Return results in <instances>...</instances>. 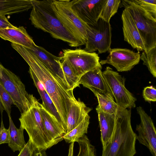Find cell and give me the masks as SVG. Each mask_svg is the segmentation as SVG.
I'll return each mask as SVG.
<instances>
[{"label":"cell","mask_w":156,"mask_h":156,"mask_svg":"<svg viewBox=\"0 0 156 156\" xmlns=\"http://www.w3.org/2000/svg\"><path fill=\"white\" fill-rule=\"evenodd\" d=\"M142 95L146 101L154 102L156 101V90L152 86L144 88L143 91Z\"/></svg>","instance_id":"1f68e13d"},{"label":"cell","mask_w":156,"mask_h":156,"mask_svg":"<svg viewBox=\"0 0 156 156\" xmlns=\"http://www.w3.org/2000/svg\"><path fill=\"white\" fill-rule=\"evenodd\" d=\"M74 143H71L69 145L68 156H73Z\"/></svg>","instance_id":"8d00e7d4"},{"label":"cell","mask_w":156,"mask_h":156,"mask_svg":"<svg viewBox=\"0 0 156 156\" xmlns=\"http://www.w3.org/2000/svg\"><path fill=\"white\" fill-rule=\"evenodd\" d=\"M9 118V126L8 129L9 135V146L15 152L18 151L20 152L26 146L23 136L24 129L20 127L17 128L11 118Z\"/></svg>","instance_id":"603a6c76"},{"label":"cell","mask_w":156,"mask_h":156,"mask_svg":"<svg viewBox=\"0 0 156 156\" xmlns=\"http://www.w3.org/2000/svg\"><path fill=\"white\" fill-rule=\"evenodd\" d=\"M89 26L84 50L89 53L98 50L99 54L108 51L111 48L112 38L110 23L99 18L95 25Z\"/></svg>","instance_id":"9c48e42d"},{"label":"cell","mask_w":156,"mask_h":156,"mask_svg":"<svg viewBox=\"0 0 156 156\" xmlns=\"http://www.w3.org/2000/svg\"><path fill=\"white\" fill-rule=\"evenodd\" d=\"M16 27L8 21L5 16L0 14V29L8 28H15Z\"/></svg>","instance_id":"e575fe53"},{"label":"cell","mask_w":156,"mask_h":156,"mask_svg":"<svg viewBox=\"0 0 156 156\" xmlns=\"http://www.w3.org/2000/svg\"><path fill=\"white\" fill-rule=\"evenodd\" d=\"M98 102L97 106L103 112L110 114H115L119 106L115 101L114 99L108 96L96 94Z\"/></svg>","instance_id":"4316f807"},{"label":"cell","mask_w":156,"mask_h":156,"mask_svg":"<svg viewBox=\"0 0 156 156\" xmlns=\"http://www.w3.org/2000/svg\"><path fill=\"white\" fill-rule=\"evenodd\" d=\"M109 55L105 60L99 62L101 65H111L119 72L130 70L138 64L140 60L139 51L135 52L126 48H110Z\"/></svg>","instance_id":"8fae6325"},{"label":"cell","mask_w":156,"mask_h":156,"mask_svg":"<svg viewBox=\"0 0 156 156\" xmlns=\"http://www.w3.org/2000/svg\"><path fill=\"white\" fill-rule=\"evenodd\" d=\"M90 118L88 115L76 127L66 133L63 137V140L68 143L74 142L85 135L87 133Z\"/></svg>","instance_id":"cb8c5ba5"},{"label":"cell","mask_w":156,"mask_h":156,"mask_svg":"<svg viewBox=\"0 0 156 156\" xmlns=\"http://www.w3.org/2000/svg\"><path fill=\"white\" fill-rule=\"evenodd\" d=\"M29 73L42 101V104L49 112L56 118L64 128L60 116L51 98L43 85L30 68Z\"/></svg>","instance_id":"44dd1931"},{"label":"cell","mask_w":156,"mask_h":156,"mask_svg":"<svg viewBox=\"0 0 156 156\" xmlns=\"http://www.w3.org/2000/svg\"><path fill=\"white\" fill-rule=\"evenodd\" d=\"M40 110L45 128L55 145L63 140L66 131L56 118L49 112L42 104L39 103Z\"/></svg>","instance_id":"e0dca14e"},{"label":"cell","mask_w":156,"mask_h":156,"mask_svg":"<svg viewBox=\"0 0 156 156\" xmlns=\"http://www.w3.org/2000/svg\"><path fill=\"white\" fill-rule=\"evenodd\" d=\"M4 110V108H3V107L2 105V104L1 103V102L0 100V111L1 112V114L2 115H2L3 113V110Z\"/></svg>","instance_id":"f35d334b"},{"label":"cell","mask_w":156,"mask_h":156,"mask_svg":"<svg viewBox=\"0 0 156 156\" xmlns=\"http://www.w3.org/2000/svg\"><path fill=\"white\" fill-rule=\"evenodd\" d=\"M9 142V135L8 129H5L4 126L2 118L0 128V145Z\"/></svg>","instance_id":"d6a6232c"},{"label":"cell","mask_w":156,"mask_h":156,"mask_svg":"<svg viewBox=\"0 0 156 156\" xmlns=\"http://www.w3.org/2000/svg\"><path fill=\"white\" fill-rule=\"evenodd\" d=\"M107 0H73L72 7L77 15L90 26L97 23Z\"/></svg>","instance_id":"4fadbf2b"},{"label":"cell","mask_w":156,"mask_h":156,"mask_svg":"<svg viewBox=\"0 0 156 156\" xmlns=\"http://www.w3.org/2000/svg\"><path fill=\"white\" fill-rule=\"evenodd\" d=\"M76 142L79 146V152L77 156H96L95 148L86 135Z\"/></svg>","instance_id":"f1b7e54d"},{"label":"cell","mask_w":156,"mask_h":156,"mask_svg":"<svg viewBox=\"0 0 156 156\" xmlns=\"http://www.w3.org/2000/svg\"><path fill=\"white\" fill-rule=\"evenodd\" d=\"M61 66L65 78L70 89L73 90L76 87H80L79 82L80 78L76 75L66 60L63 58Z\"/></svg>","instance_id":"d4e9b609"},{"label":"cell","mask_w":156,"mask_h":156,"mask_svg":"<svg viewBox=\"0 0 156 156\" xmlns=\"http://www.w3.org/2000/svg\"><path fill=\"white\" fill-rule=\"evenodd\" d=\"M143 64L147 67L154 77H156V46L144 51L140 55Z\"/></svg>","instance_id":"484cf974"},{"label":"cell","mask_w":156,"mask_h":156,"mask_svg":"<svg viewBox=\"0 0 156 156\" xmlns=\"http://www.w3.org/2000/svg\"><path fill=\"white\" fill-rule=\"evenodd\" d=\"M98 113L101 131V140L102 148L109 143L113 132L115 123V114H110L102 111L97 106Z\"/></svg>","instance_id":"ffe728a7"},{"label":"cell","mask_w":156,"mask_h":156,"mask_svg":"<svg viewBox=\"0 0 156 156\" xmlns=\"http://www.w3.org/2000/svg\"><path fill=\"white\" fill-rule=\"evenodd\" d=\"M92 110L80 99L72 102L67 117L66 133L76 127L89 115V113Z\"/></svg>","instance_id":"ac0fdd59"},{"label":"cell","mask_w":156,"mask_h":156,"mask_svg":"<svg viewBox=\"0 0 156 156\" xmlns=\"http://www.w3.org/2000/svg\"><path fill=\"white\" fill-rule=\"evenodd\" d=\"M131 16L144 43L145 51L156 46V19L132 0L121 1Z\"/></svg>","instance_id":"8992f818"},{"label":"cell","mask_w":156,"mask_h":156,"mask_svg":"<svg viewBox=\"0 0 156 156\" xmlns=\"http://www.w3.org/2000/svg\"><path fill=\"white\" fill-rule=\"evenodd\" d=\"M51 7L57 18L72 34L80 45L85 44L90 26L81 20L73 9L71 1L52 0Z\"/></svg>","instance_id":"5b68a950"},{"label":"cell","mask_w":156,"mask_h":156,"mask_svg":"<svg viewBox=\"0 0 156 156\" xmlns=\"http://www.w3.org/2000/svg\"><path fill=\"white\" fill-rule=\"evenodd\" d=\"M131 109L119 107L115 114V123L110 140L102 148L101 156H134L136 153L137 134L131 123Z\"/></svg>","instance_id":"7a4b0ae2"},{"label":"cell","mask_w":156,"mask_h":156,"mask_svg":"<svg viewBox=\"0 0 156 156\" xmlns=\"http://www.w3.org/2000/svg\"><path fill=\"white\" fill-rule=\"evenodd\" d=\"M35 150L31 141L29 139L24 147L20 152L18 156H33Z\"/></svg>","instance_id":"836d02e7"},{"label":"cell","mask_w":156,"mask_h":156,"mask_svg":"<svg viewBox=\"0 0 156 156\" xmlns=\"http://www.w3.org/2000/svg\"><path fill=\"white\" fill-rule=\"evenodd\" d=\"M0 100L4 109L7 113L9 117H11L12 105H15V104L11 96L0 82Z\"/></svg>","instance_id":"f546056e"},{"label":"cell","mask_w":156,"mask_h":156,"mask_svg":"<svg viewBox=\"0 0 156 156\" xmlns=\"http://www.w3.org/2000/svg\"><path fill=\"white\" fill-rule=\"evenodd\" d=\"M5 67L0 63V78L2 76V72Z\"/></svg>","instance_id":"74e56055"},{"label":"cell","mask_w":156,"mask_h":156,"mask_svg":"<svg viewBox=\"0 0 156 156\" xmlns=\"http://www.w3.org/2000/svg\"><path fill=\"white\" fill-rule=\"evenodd\" d=\"M12 48L23 58L51 98L66 131L67 119L71 103L76 99L73 90L55 76L28 48L12 43Z\"/></svg>","instance_id":"6da1fadb"},{"label":"cell","mask_w":156,"mask_h":156,"mask_svg":"<svg viewBox=\"0 0 156 156\" xmlns=\"http://www.w3.org/2000/svg\"><path fill=\"white\" fill-rule=\"evenodd\" d=\"M136 111L140 119L136 126V139L148 148L153 156H156V131L153 121L141 106L137 107Z\"/></svg>","instance_id":"7c38bea8"},{"label":"cell","mask_w":156,"mask_h":156,"mask_svg":"<svg viewBox=\"0 0 156 156\" xmlns=\"http://www.w3.org/2000/svg\"><path fill=\"white\" fill-rule=\"evenodd\" d=\"M121 18L124 40L138 51H145L144 43L129 12L124 8Z\"/></svg>","instance_id":"2e32d148"},{"label":"cell","mask_w":156,"mask_h":156,"mask_svg":"<svg viewBox=\"0 0 156 156\" xmlns=\"http://www.w3.org/2000/svg\"><path fill=\"white\" fill-rule=\"evenodd\" d=\"M63 51V58L66 60L76 75L80 78L101 65L99 57L96 52L89 53L80 48L64 49Z\"/></svg>","instance_id":"30bf717a"},{"label":"cell","mask_w":156,"mask_h":156,"mask_svg":"<svg viewBox=\"0 0 156 156\" xmlns=\"http://www.w3.org/2000/svg\"><path fill=\"white\" fill-rule=\"evenodd\" d=\"M101 65L89 71L80 78L79 85L81 84L90 90L94 94L108 96L114 99L113 94L102 74Z\"/></svg>","instance_id":"9a60e30c"},{"label":"cell","mask_w":156,"mask_h":156,"mask_svg":"<svg viewBox=\"0 0 156 156\" xmlns=\"http://www.w3.org/2000/svg\"><path fill=\"white\" fill-rule=\"evenodd\" d=\"M2 74L0 82L11 96L21 114L25 112L37 100L32 94L28 93L25 85L17 76L5 68Z\"/></svg>","instance_id":"52a82bcc"},{"label":"cell","mask_w":156,"mask_h":156,"mask_svg":"<svg viewBox=\"0 0 156 156\" xmlns=\"http://www.w3.org/2000/svg\"><path fill=\"white\" fill-rule=\"evenodd\" d=\"M37 100L26 112L21 114L20 127L26 130L35 150L43 151L55 145L44 126Z\"/></svg>","instance_id":"277c9868"},{"label":"cell","mask_w":156,"mask_h":156,"mask_svg":"<svg viewBox=\"0 0 156 156\" xmlns=\"http://www.w3.org/2000/svg\"><path fill=\"white\" fill-rule=\"evenodd\" d=\"M156 19V0H132Z\"/></svg>","instance_id":"4dcf8cb0"},{"label":"cell","mask_w":156,"mask_h":156,"mask_svg":"<svg viewBox=\"0 0 156 156\" xmlns=\"http://www.w3.org/2000/svg\"><path fill=\"white\" fill-rule=\"evenodd\" d=\"M52 0H31L33 5L30 19L36 28L49 34L52 37L67 42L71 47L80 44L57 18L51 6Z\"/></svg>","instance_id":"3957f363"},{"label":"cell","mask_w":156,"mask_h":156,"mask_svg":"<svg viewBox=\"0 0 156 156\" xmlns=\"http://www.w3.org/2000/svg\"><path fill=\"white\" fill-rule=\"evenodd\" d=\"M33 156H47L45 151H39L35 150L33 154Z\"/></svg>","instance_id":"d590c367"},{"label":"cell","mask_w":156,"mask_h":156,"mask_svg":"<svg viewBox=\"0 0 156 156\" xmlns=\"http://www.w3.org/2000/svg\"><path fill=\"white\" fill-rule=\"evenodd\" d=\"M102 74L119 107L124 109L135 107L136 99L126 88L124 77L109 66L102 72Z\"/></svg>","instance_id":"ba28073f"},{"label":"cell","mask_w":156,"mask_h":156,"mask_svg":"<svg viewBox=\"0 0 156 156\" xmlns=\"http://www.w3.org/2000/svg\"><path fill=\"white\" fill-rule=\"evenodd\" d=\"M0 37L3 40L21 45L27 48H30L34 43L23 26L15 28L0 29Z\"/></svg>","instance_id":"d6986e66"},{"label":"cell","mask_w":156,"mask_h":156,"mask_svg":"<svg viewBox=\"0 0 156 156\" xmlns=\"http://www.w3.org/2000/svg\"><path fill=\"white\" fill-rule=\"evenodd\" d=\"M32 7L31 0H0V14L5 16L23 12Z\"/></svg>","instance_id":"7402d4cb"},{"label":"cell","mask_w":156,"mask_h":156,"mask_svg":"<svg viewBox=\"0 0 156 156\" xmlns=\"http://www.w3.org/2000/svg\"><path fill=\"white\" fill-rule=\"evenodd\" d=\"M121 2L120 0H107L102 8L99 18L110 23L111 17L117 12Z\"/></svg>","instance_id":"83f0119b"},{"label":"cell","mask_w":156,"mask_h":156,"mask_svg":"<svg viewBox=\"0 0 156 156\" xmlns=\"http://www.w3.org/2000/svg\"><path fill=\"white\" fill-rule=\"evenodd\" d=\"M28 49L55 76L70 89L65 78L61 66L60 61L62 60V57L56 56L43 47L36 45L35 43Z\"/></svg>","instance_id":"5bb4252c"}]
</instances>
